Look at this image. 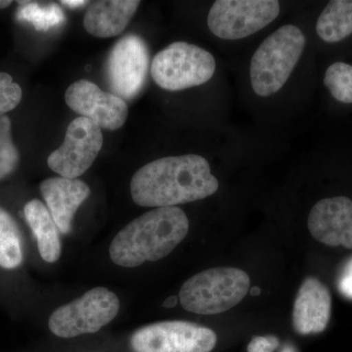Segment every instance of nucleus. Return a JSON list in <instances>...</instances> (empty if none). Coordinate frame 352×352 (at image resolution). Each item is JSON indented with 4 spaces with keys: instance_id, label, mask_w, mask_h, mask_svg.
I'll return each mask as SVG.
<instances>
[{
    "instance_id": "obj_1",
    "label": "nucleus",
    "mask_w": 352,
    "mask_h": 352,
    "mask_svg": "<svg viewBox=\"0 0 352 352\" xmlns=\"http://www.w3.org/2000/svg\"><path fill=\"white\" fill-rule=\"evenodd\" d=\"M219 188L207 159L195 154L155 160L139 168L131 183L134 203L156 208L203 200Z\"/></svg>"
},
{
    "instance_id": "obj_2",
    "label": "nucleus",
    "mask_w": 352,
    "mask_h": 352,
    "mask_svg": "<svg viewBox=\"0 0 352 352\" xmlns=\"http://www.w3.org/2000/svg\"><path fill=\"white\" fill-rule=\"evenodd\" d=\"M188 231V217L182 208H154L122 229L113 238L109 254L117 265L136 267L166 258Z\"/></svg>"
},
{
    "instance_id": "obj_3",
    "label": "nucleus",
    "mask_w": 352,
    "mask_h": 352,
    "mask_svg": "<svg viewBox=\"0 0 352 352\" xmlns=\"http://www.w3.org/2000/svg\"><path fill=\"white\" fill-rule=\"evenodd\" d=\"M307 38L294 25L280 27L258 46L252 55L250 78L258 96L277 94L295 69L302 57Z\"/></svg>"
},
{
    "instance_id": "obj_4",
    "label": "nucleus",
    "mask_w": 352,
    "mask_h": 352,
    "mask_svg": "<svg viewBox=\"0 0 352 352\" xmlns=\"http://www.w3.org/2000/svg\"><path fill=\"white\" fill-rule=\"evenodd\" d=\"M251 280L244 270L217 267L187 280L179 292L182 307L192 314L214 315L231 309L249 293Z\"/></svg>"
},
{
    "instance_id": "obj_5",
    "label": "nucleus",
    "mask_w": 352,
    "mask_h": 352,
    "mask_svg": "<svg viewBox=\"0 0 352 352\" xmlns=\"http://www.w3.org/2000/svg\"><path fill=\"white\" fill-rule=\"evenodd\" d=\"M214 57L195 44L173 43L153 59L151 76L163 89L179 91L199 87L214 76Z\"/></svg>"
},
{
    "instance_id": "obj_6",
    "label": "nucleus",
    "mask_w": 352,
    "mask_h": 352,
    "mask_svg": "<svg viewBox=\"0 0 352 352\" xmlns=\"http://www.w3.org/2000/svg\"><path fill=\"white\" fill-rule=\"evenodd\" d=\"M119 310L117 295L103 287H97L82 298L54 310L48 326L57 337L69 339L98 332L116 318Z\"/></svg>"
},
{
    "instance_id": "obj_7",
    "label": "nucleus",
    "mask_w": 352,
    "mask_h": 352,
    "mask_svg": "<svg viewBox=\"0 0 352 352\" xmlns=\"http://www.w3.org/2000/svg\"><path fill=\"white\" fill-rule=\"evenodd\" d=\"M279 14L276 0H217L208 13V25L217 38L237 41L261 31Z\"/></svg>"
},
{
    "instance_id": "obj_8",
    "label": "nucleus",
    "mask_w": 352,
    "mask_h": 352,
    "mask_svg": "<svg viewBox=\"0 0 352 352\" xmlns=\"http://www.w3.org/2000/svg\"><path fill=\"white\" fill-rule=\"evenodd\" d=\"M212 329L186 321H164L139 329L132 335L135 352H210L217 346Z\"/></svg>"
},
{
    "instance_id": "obj_9",
    "label": "nucleus",
    "mask_w": 352,
    "mask_h": 352,
    "mask_svg": "<svg viewBox=\"0 0 352 352\" xmlns=\"http://www.w3.org/2000/svg\"><path fill=\"white\" fill-rule=\"evenodd\" d=\"M149 71V51L142 38L127 34L113 46L105 74L112 94L131 100L144 87Z\"/></svg>"
},
{
    "instance_id": "obj_10",
    "label": "nucleus",
    "mask_w": 352,
    "mask_h": 352,
    "mask_svg": "<svg viewBox=\"0 0 352 352\" xmlns=\"http://www.w3.org/2000/svg\"><path fill=\"white\" fill-rule=\"evenodd\" d=\"M102 146L100 127L85 118H76L69 124L64 142L48 157V166L61 177L76 179L92 166Z\"/></svg>"
},
{
    "instance_id": "obj_11",
    "label": "nucleus",
    "mask_w": 352,
    "mask_h": 352,
    "mask_svg": "<svg viewBox=\"0 0 352 352\" xmlns=\"http://www.w3.org/2000/svg\"><path fill=\"white\" fill-rule=\"evenodd\" d=\"M65 100L74 112L91 120L101 129H119L129 116V108L124 99L112 92L104 91L87 80H78L69 85Z\"/></svg>"
},
{
    "instance_id": "obj_12",
    "label": "nucleus",
    "mask_w": 352,
    "mask_h": 352,
    "mask_svg": "<svg viewBox=\"0 0 352 352\" xmlns=\"http://www.w3.org/2000/svg\"><path fill=\"white\" fill-rule=\"evenodd\" d=\"M312 237L330 247L352 250V200L347 197L322 199L308 214Z\"/></svg>"
},
{
    "instance_id": "obj_13",
    "label": "nucleus",
    "mask_w": 352,
    "mask_h": 352,
    "mask_svg": "<svg viewBox=\"0 0 352 352\" xmlns=\"http://www.w3.org/2000/svg\"><path fill=\"white\" fill-rule=\"evenodd\" d=\"M331 310L332 296L327 287L317 278L308 277L300 285L294 305V329L302 336L322 333L330 321Z\"/></svg>"
},
{
    "instance_id": "obj_14",
    "label": "nucleus",
    "mask_w": 352,
    "mask_h": 352,
    "mask_svg": "<svg viewBox=\"0 0 352 352\" xmlns=\"http://www.w3.org/2000/svg\"><path fill=\"white\" fill-rule=\"evenodd\" d=\"M41 192L62 234L71 232L76 210L91 193L82 180L65 177L47 178L41 182Z\"/></svg>"
},
{
    "instance_id": "obj_15",
    "label": "nucleus",
    "mask_w": 352,
    "mask_h": 352,
    "mask_svg": "<svg viewBox=\"0 0 352 352\" xmlns=\"http://www.w3.org/2000/svg\"><path fill=\"white\" fill-rule=\"evenodd\" d=\"M138 0H99L88 6L83 25L96 38L119 36L138 10Z\"/></svg>"
},
{
    "instance_id": "obj_16",
    "label": "nucleus",
    "mask_w": 352,
    "mask_h": 352,
    "mask_svg": "<svg viewBox=\"0 0 352 352\" xmlns=\"http://www.w3.org/2000/svg\"><path fill=\"white\" fill-rule=\"evenodd\" d=\"M24 214L36 238L39 254L46 263H56L61 256L60 231L50 210L39 200L25 204Z\"/></svg>"
},
{
    "instance_id": "obj_17",
    "label": "nucleus",
    "mask_w": 352,
    "mask_h": 352,
    "mask_svg": "<svg viewBox=\"0 0 352 352\" xmlns=\"http://www.w3.org/2000/svg\"><path fill=\"white\" fill-rule=\"evenodd\" d=\"M322 41L340 43L352 34V0H333L322 11L316 23Z\"/></svg>"
},
{
    "instance_id": "obj_18",
    "label": "nucleus",
    "mask_w": 352,
    "mask_h": 352,
    "mask_svg": "<svg viewBox=\"0 0 352 352\" xmlns=\"http://www.w3.org/2000/svg\"><path fill=\"white\" fill-rule=\"evenodd\" d=\"M23 261L19 229L15 220L0 208V266L14 270Z\"/></svg>"
},
{
    "instance_id": "obj_19",
    "label": "nucleus",
    "mask_w": 352,
    "mask_h": 352,
    "mask_svg": "<svg viewBox=\"0 0 352 352\" xmlns=\"http://www.w3.org/2000/svg\"><path fill=\"white\" fill-rule=\"evenodd\" d=\"M16 18L23 22H29L36 31H50L55 27L63 24L65 15L61 7L57 4L41 6L36 2L19 1Z\"/></svg>"
},
{
    "instance_id": "obj_20",
    "label": "nucleus",
    "mask_w": 352,
    "mask_h": 352,
    "mask_svg": "<svg viewBox=\"0 0 352 352\" xmlns=\"http://www.w3.org/2000/svg\"><path fill=\"white\" fill-rule=\"evenodd\" d=\"M324 85L340 103L352 104V65L336 62L328 67Z\"/></svg>"
},
{
    "instance_id": "obj_21",
    "label": "nucleus",
    "mask_w": 352,
    "mask_h": 352,
    "mask_svg": "<svg viewBox=\"0 0 352 352\" xmlns=\"http://www.w3.org/2000/svg\"><path fill=\"white\" fill-rule=\"evenodd\" d=\"M11 129L9 117L0 118V179L10 175L20 162L19 152L14 144Z\"/></svg>"
},
{
    "instance_id": "obj_22",
    "label": "nucleus",
    "mask_w": 352,
    "mask_h": 352,
    "mask_svg": "<svg viewBox=\"0 0 352 352\" xmlns=\"http://www.w3.org/2000/svg\"><path fill=\"white\" fill-rule=\"evenodd\" d=\"M22 96V88L14 82L12 76L7 73H0V118L17 107Z\"/></svg>"
},
{
    "instance_id": "obj_23",
    "label": "nucleus",
    "mask_w": 352,
    "mask_h": 352,
    "mask_svg": "<svg viewBox=\"0 0 352 352\" xmlns=\"http://www.w3.org/2000/svg\"><path fill=\"white\" fill-rule=\"evenodd\" d=\"M248 352H298V349L292 342L281 344L276 336L270 335L252 338Z\"/></svg>"
},
{
    "instance_id": "obj_24",
    "label": "nucleus",
    "mask_w": 352,
    "mask_h": 352,
    "mask_svg": "<svg viewBox=\"0 0 352 352\" xmlns=\"http://www.w3.org/2000/svg\"><path fill=\"white\" fill-rule=\"evenodd\" d=\"M339 289L342 295L352 298V258L347 261L340 275Z\"/></svg>"
},
{
    "instance_id": "obj_25",
    "label": "nucleus",
    "mask_w": 352,
    "mask_h": 352,
    "mask_svg": "<svg viewBox=\"0 0 352 352\" xmlns=\"http://www.w3.org/2000/svg\"><path fill=\"white\" fill-rule=\"evenodd\" d=\"M61 3L63 6L71 7V8H78V7L87 6L89 2L85 1V0H63Z\"/></svg>"
},
{
    "instance_id": "obj_26",
    "label": "nucleus",
    "mask_w": 352,
    "mask_h": 352,
    "mask_svg": "<svg viewBox=\"0 0 352 352\" xmlns=\"http://www.w3.org/2000/svg\"><path fill=\"white\" fill-rule=\"evenodd\" d=\"M178 303V298L175 296H171L170 298H166L164 302V307L173 308L175 307Z\"/></svg>"
},
{
    "instance_id": "obj_27",
    "label": "nucleus",
    "mask_w": 352,
    "mask_h": 352,
    "mask_svg": "<svg viewBox=\"0 0 352 352\" xmlns=\"http://www.w3.org/2000/svg\"><path fill=\"white\" fill-rule=\"evenodd\" d=\"M12 4V1H7V0H0V9L7 8Z\"/></svg>"
},
{
    "instance_id": "obj_28",
    "label": "nucleus",
    "mask_w": 352,
    "mask_h": 352,
    "mask_svg": "<svg viewBox=\"0 0 352 352\" xmlns=\"http://www.w3.org/2000/svg\"><path fill=\"white\" fill-rule=\"evenodd\" d=\"M251 294L252 296H258L259 294H261V289L258 288H256V287H254V288L251 289Z\"/></svg>"
}]
</instances>
